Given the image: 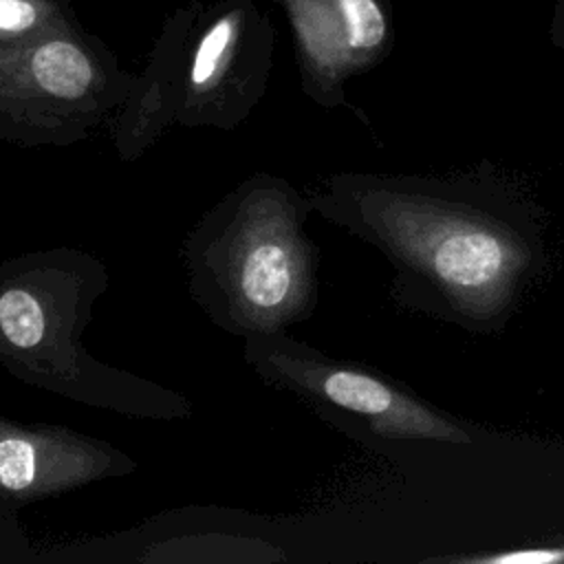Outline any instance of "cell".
Segmentation results:
<instances>
[{
	"instance_id": "obj_2",
	"label": "cell",
	"mask_w": 564,
	"mask_h": 564,
	"mask_svg": "<svg viewBox=\"0 0 564 564\" xmlns=\"http://www.w3.org/2000/svg\"><path fill=\"white\" fill-rule=\"evenodd\" d=\"M308 194L258 172L231 187L187 231V291L212 324L236 337L286 330L317 306V247L304 225Z\"/></svg>"
},
{
	"instance_id": "obj_7",
	"label": "cell",
	"mask_w": 564,
	"mask_h": 564,
	"mask_svg": "<svg viewBox=\"0 0 564 564\" xmlns=\"http://www.w3.org/2000/svg\"><path fill=\"white\" fill-rule=\"evenodd\" d=\"M293 33L302 93L322 108H350L346 82L394 46L390 0H273Z\"/></svg>"
},
{
	"instance_id": "obj_5",
	"label": "cell",
	"mask_w": 564,
	"mask_h": 564,
	"mask_svg": "<svg viewBox=\"0 0 564 564\" xmlns=\"http://www.w3.org/2000/svg\"><path fill=\"white\" fill-rule=\"evenodd\" d=\"M245 364L271 388L302 399L326 419L355 423L379 441L474 443V432L388 375L280 333L242 339Z\"/></svg>"
},
{
	"instance_id": "obj_12",
	"label": "cell",
	"mask_w": 564,
	"mask_h": 564,
	"mask_svg": "<svg viewBox=\"0 0 564 564\" xmlns=\"http://www.w3.org/2000/svg\"><path fill=\"white\" fill-rule=\"evenodd\" d=\"M549 37H551V42H553L555 48L564 51V0H555L553 18H551V29H549Z\"/></svg>"
},
{
	"instance_id": "obj_11",
	"label": "cell",
	"mask_w": 564,
	"mask_h": 564,
	"mask_svg": "<svg viewBox=\"0 0 564 564\" xmlns=\"http://www.w3.org/2000/svg\"><path fill=\"white\" fill-rule=\"evenodd\" d=\"M443 562L456 564H564V540L544 544H524L482 555H452Z\"/></svg>"
},
{
	"instance_id": "obj_8",
	"label": "cell",
	"mask_w": 564,
	"mask_h": 564,
	"mask_svg": "<svg viewBox=\"0 0 564 564\" xmlns=\"http://www.w3.org/2000/svg\"><path fill=\"white\" fill-rule=\"evenodd\" d=\"M137 471L117 445L53 423L0 416V498L29 505Z\"/></svg>"
},
{
	"instance_id": "obj_10",
	"label": "cell",
	"mask_w": 564,
	"mask_h": 564,
	"mask_svg": "<svg viewBox=\"0 0 564 564\" xmlns=\"http://www.w3.org/2000/svg\"><path fill=\"white\" fill-rule=\"evenodd\" d=\"M68 0H0V46L77 24Z\"/></svg>"
},
{
	"instance_id": "obj_4",
	"label": "cell",
	"mask_w": 564,
	"mask_h": 564,
	"mask_svg": "<svg viewBox=\"0 0 564 564\" xmlns=\"http://www.w3.org/2000/svg\"><path fill=\"white\" fill-rule=\"evenodd\" d=\"M132 84L134 73L79 22L0 46V141L79 143L119 112Z\"/></svg>"
},
{
	"instance_id": "obj_1",
	"label": "cell",
	"mask_w": 564,
	"mask_h": 564,
	"mask_svg": "<svg viewBox=\"0 0 564 564\" xmlns=\"http://www.w3.org/2000/svg\"><path fill=\"white\" fill-rule=\"evenodd\" d=\"M308 198L383 253L394 304L471 335L500 333L549 267L540 209L494 174L339 172Z\"/></svg>"
},
{
	"instance_id": "obj_9",
	"label": "cell",
	"mask_w": 564,
	"mask_h": 564,
	"mask_svg": "<svg viewBox=\"0 0 564 564\" xmlns=\"http://www.w3.org/2000/svg\"><path fill=\"white\" fill-rule=\"evenodd\" d=\"M200 4V0H187L165 15L143 70L134 75L132 90L119 108L112 128L115 152L121 161H137L167 128L176 126L174 117L187 40Z\"/></svg>"
},
{
	"instance_id": "obj_3",
	"label": "cell",
	"mask_w": 564,
	"mask_h": 564,
	"mask_svg": "<svg viewBox=\"0 0 564 564\" xmlns=\"http://www.w3.org/2000/svg\"><path fill=\"white\" fill-rule=\"evenodd\" d=\"M110 284L99 258L48 247L0 262V366L33 388L132 419L183 421L176 390L104 364L84 346L93 308Z\"/></svg>"
},
{
	"instance_id": "obj_6",
	"label": "cell",
	"mask_w": 564,
	"mask_h": 564,
	"mask_svg": "<svg viewBox=\"0 0 564 564\" xmlns=\"http://www.w3.org/2000/svg\"><path fill=\"white\" fill-rule=\"evenodd\" d=\"M278 33L253 0H212L194 20L174 123L236 130L267 93Z\"/></svg>"
}]
</instances>
